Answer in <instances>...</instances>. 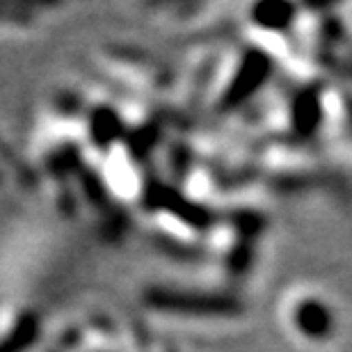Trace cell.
<instances>
[{
	"label": "cell",
	"instance_id": "obj_1",
	"mask_svg": "<svg viewBox=\"0 0 352 352\" xmlns=\"http://www.w3.org/2000/svg\"><path fill=\"white\" fill-rule=\"evenodd\" d=\"M300 332L309 339H327L334 332V316L320 300H307L298 309Z\"/></svg>",
	"mask_w": 352,
	"mask_h": 352
}]
</instances>
